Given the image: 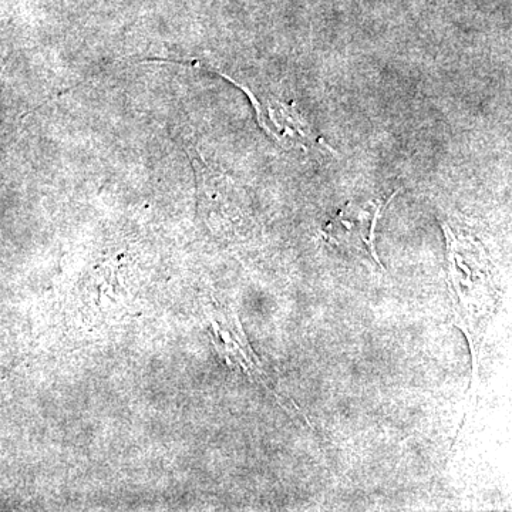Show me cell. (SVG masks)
I'll list each match as a JSON object with an SVG mask.
<instances>
[{
	"label": "cell",
	"mask_w": 512,
	"mask_h": 512,
	"mask_svg": "<svg viewBox=\"0 0 512 512\" xmlns=\"http://www.w3.org/2000/svg\"><path fill=\"white\" fill-rule=\"evenodd\" d=\"M444 237L447 241V265L448 278H450L451 289L456 293L458 302V315L456 326L463 330L464 335L470 343L473 353L474 375H477L478 357L474 338L477 336L474 322L485 318L490 313L485 312L487 305V285L491 284L487 269V255L480 242L457 235L447 222L440 221Z\"/></svg>",
	"instance_id": "6da1fadb"
},
{
	"label": "cell",
	"mask_w": 512,
	"mask_h": 512,
	"mask_svg": "<svg viewBox=\"0 0 512 512\" xmlns=\"http://www.w3.org/2000/svg\"><path fill=\"white\" fill-rule=\"evenodd\" d=\"M397 194L399 191L394 192L384 204L367 202L365 205H357L350 202L325 225L323 238L335 247L348 249L356 254L365 252L379 268L384 269L376 251V227L383 211L389 207Z\"/></svg>",
	"instance_id": "7a4b0ae2"
}]
</instances>
